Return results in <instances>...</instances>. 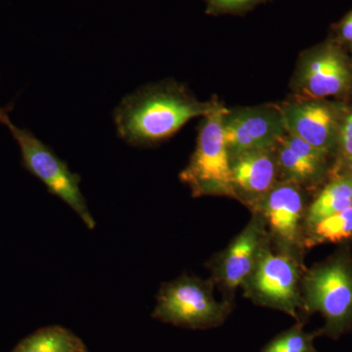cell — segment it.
<instances>
[{
	"label": "cell",
	"mask_w": 352,
	"mask_h": 352,
	"mask_svg": "<svg viewBox=\"0 0 352 352\" xmlns=\"http://www.w3.org/2000/svg\"><path fill=\"white\" fill-rule=\"evenodd\" d=\"M215 103H200L175 83L141 87L126 95L113 112L119 136L134 147H150L166 140L189 120L205 117Z\"/></svg>",
	"instance_id": "obj_1"
},
{
	"label": "cell",
	"mask_w": 352,
	"mask_h": 352,
	"mask_svg": "<svg viewBox=\"0 0 352 352\" xmlns=\"http://www.w3.org/2000/svg\"><path fill=\"white\" fill-rule=\"evenodd\" d=\"M283 252L298 258L303 243L305 199L296 183L275 185L254 205Z\"/></svg>",
	"instance_id": "obj_7"
},
{
	"label": "cell",
	"mask_w": 352,
	"mask_h": 352,
	"mask_svg": "<svg viewBox=\"0 0 352 352\" xmlns=\"http://www.w3.org/2000/svg\"><path fill=\"white\" fill-rule=\"evenodd\" d=\"M267 245L266 224L258 214L222 254L214 266L215 277L229 291L244 286Z\"/></svg>",
	"instance_id": "obj_9"
},
{
	"label": "cell",
	"mask_w": 352,
	"mask_h": 352,
	"mask_svg": "<svg viewBox=\"0 0 352 352\" xmlns=\"http://www.w3.org/2000/svg\"><path fill=\"white\" fill-rule=\"evenodd\" d=\"M0 124L8 127L22 155L23 166L38 178L52 195L58 197L76 212L88 229L94 230L96 223L88 210L87 201L80 190V176L69 170L68 164L34 133L21 129L9 119L0 108Z\"/></svg>",
	"instance_id": "obj_3"
},
{
	"label": "cell",
	"mask_w": 352,
	"mask_h": 352,
	"mask_svg": "<svg viewBox=\"0 0 352 352\" xmlns=\"http://www.w3.org/2000/svg\"><path fill=\"white\" fill-rule=\"evenodd\" d=\"M278 170L286 176L287 182H311L318 179L325 168L328 154L317 150L293 134H284L278 141Z\"/></svg>",
	"instance_id": "obj_13"
},
{
	"label": "cell",
	"mask_w": 352,
	"mask_h": 352,
	"mask_svg": "<svg viewBox=\"0 0 352 352\" xmlns=\"http://www.w3.org/2000/svg\"><path fill=\"white\" fill-rule=\"evenodd\" d=\"M351 48H352V43H351Z\"/></svg>",
	"instance_id": "obj_22"
},
{
	"label": "cell",
	"mask_w": 352,
	"mask_h": 352,
	"mask_svg": "<svg viewBox=\"0 0 352 352\" xmlns=\"http://www.w3.org/2000/svg\"><path fill=\"white\" fill-rule=\"evenodd\" d=\"M300 281L298 258L283 252L273 254L268 244L244 286L248 296L258 305L281 310L298 320V310L302 308Z\"/></svg>",
	"instance_id": "obj_6"
},
{
	"label": "cell",
	"mask_w": 352,
	"mask_h": 352,
	"mask_svg": "<svg viewBox=\"0 0 352 352\" xmlns=\"http://www.w3.org/2000/svg\"><path fill=\"white\" fill-rule=\"evenodd\" d=\"M228 314V303L215 300L212 282L183 275L163 285L152 316L177 327L206 330L223 323Z\"/></svg>",
	"instance_id": "obj_5"
},
{
	"label": "cell",
	"mask_w": 352,
	"mask_h": 352,
	"mask_svg": "<svg viewBox=\"0 0 352 352\" xmlns=\"http://www.w3.org/2000/svg\"><path fill=\"white\" fill-rule=\"evenodd\" d=\"M338 32L340 38L352 43V11L340 21V24L338 25Z\"/></svg>",
	"instance_id": "obj_20"
},
{
	"label": "cell",
	"mask_w": 352,
	"mask_h": 352,
	"mask_svg": "<svg viewBox=\"0 0 352 352\" xmlns=\"http://www.w3.org/2000/svg\"><path fill=\"white\" fill-rule=\"evenodd\" d=\"M352 208V175L339 176L329 183L307 208L308 229L330 215Z\"/></svg>",
	"instance_id": "obj_14"
},
{
	"label": "cell",
	"mask_w": 352,
	"mask_h": 352,
	"mask_svg": "<svg viewBox=\"0 0 352 352\" xmlns=\"http://www.w3.org/2000/svg\"><path fill=\"white\" fill-rule=\"evenodd\" d=\"M227 109L215 103L199 129L195 152L180 173L194 197L229 196L237 198L230 168V154L224 141L222 120Z\"/></svg>",
	"instance_id": "obj_4"
},
{
	"label": "cell",
	"mask_w": 352,
	"mask_h": 352,
	"mask_svg": "<svg viewBox=\"0 0 352 352\" xmlns=\"http://www.w3.org/2000/svg\"><path fill=\"white\" fill-rule=\"evenodd\" d=\"M338 143L344 164L352 170V113L347 116L340 124Z\"/></svg>",
	"instance_id": "obj_19"
},
{
	"label": "cell",
	"mask_w": 352,
	"mask_h": 352,
	"mask_svg": "<svg viewBox=\"0 0 352 352\" xmlns=\"http://www.w3.org/2000/svg\"><path fill=\"white\" fill-rule=\"evenodd\" d=\"M272 148L230 155L231 175L237 199L241 200L243 197L254 206L276 185L279 170Z\"/></svg>",
	"instance_id": "obj_12"
},
{
	"label": "cell",
	"mask_w": 352,
	"mask_h": 352,
	"mask_svg": "<svg viewBox=\"0 0 352 352\" xmlns=\"http://www.w3.org/2000/svg\"><path fill=\"white\" fill-rule=\"evenodd\" d=\"M78 352H89L87 351V349H83V351H78Z\"/></svg>",
	"instance_id": "obj_21"
},
{
	"label": "cell",
	"mask_w": 352,
	"mask_h": 352,
	"mask_svg": "<svg viewBox=\"0 0 352 352\" xmlns=\"http://www.w3.org/2000/svg\"><path fill=\"white\" fill-rule=\"evenodd\" d=\"M222 129L230 155L274 147L287 132L281 110L273 107L226 110Z\"/></svg>",
	"instance_id": "obj_8"
},
{
	"label": "cell",
	"mask_w": 352,
	"mask_h": 352,
	"mask_svg": "<svg viewBox=\"0 0 352 352\" xmlns=\"http://www.w3.org/2000/svg\"><path fill=\"white\" fill-rule=\"evenodd\" d=\"M208 14L241 13L265 0H205Z\"/></svg>",
	"instance_id": "obj_18"
},
{
	"label": "cell",
	"mask_w": 352,
	"mask_h": 352,
	"mask_svg": "<svg viewBox=\"0 0 352 352\" xmlns=\"http://www.w3.org/2000/svg\"><path fill=\"white\" fill-rule=\"evenodd\" d=\"M298 82L309 96L324 98L346 92L352 85V73L339 48L328 43L307 55Z\"/></svg>",
	"instance_id": "obj_11"
},
{
	"label": "cell",
	"mask_w": 352,
	"mask_h": 352,
	"mask_svg": "<svg viewBox=\"0 0 352 352\" xmlns=\"http://www.w3.org/2000/svg\"><path fill=\"white\" fill-rule=\"evenodd\" d=\"M87 349L78 336L62 326L39 329L18 344L12 352H78Z\"/></svg>",
	"instance_id": "obj_15"
},
{
	"label": "cell",
	"mask_w": 352,
	"mask_h": 352,
	"mask_svg": "<svg viewBox=\"0 0 352 352\" xmlns=\"http://www.w3.org/2000/svg\"><path fill=\"white\" fill-rule=\"evenodd\" d=\"M302 308L319 312L325 319L322 333L338 338L352 324V259L349 252H338L325 263L305 273Z\"/></svg>",
	"instance_id": "obj_2"
},
{
	"label": "cell",
	"mask_w": 352,
	"mask_h": 352,
	"mask_svg": "<svg viewBox=\"0 0 352 352\" xmlns=\"http://www.w3.org/2000/svg\"><path fill=\"white\" fill-rule=\"evenodd\" d=\"M318 333L303 331L302 324L298 323L289 331L275 338L263 352H317L314 340Z\"/></svg>",
	"instance_id": "obj_17"
},
{
	"label": "cell",
	"mask_w": 352,
	"mask_h": 352,
	"mask_svg": "<svg viewBox=\"0 0 352 352\" xmlns=\"http://www.w3.org/2000/svg\"><path fill=\"white\" fill-rule=\"evenodd\" d=\"M308 244L340 243L352 238V208L330 215L309 228Z\"/></svg>",
	"instance_id": "obj_16"
},
{
	"label": "cell",
	"mask_w": 352,
	"mask_h": 352,
	"mask_svg": "<svg viewBox=\"0 0 352 352\" xmlns=\"http://www.w3.org/2000/svg\"><path fill=\"white\" fill-rule=\"evenodd\" d=\"M280 110L288 133L326 154L335 148L342 122L332 106L318 101L298 102Z\"/></svg>",
	"instance_id": "obj_10"
}]
</instances>
